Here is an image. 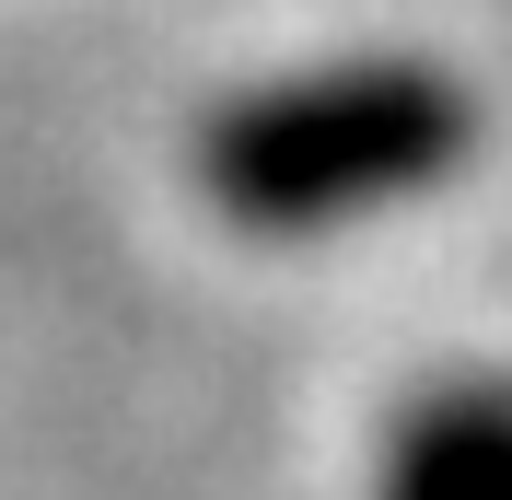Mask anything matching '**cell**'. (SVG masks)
I'll use <instances>...</instances> for the list:
<instances>
[{"label": "cell", "instance_id": "6da1fadb", "mask_svg": "<svg viewBox=\"0 0 512 500\" xmlns=\"http://www.w3.org/2000/svg\"><path fill=\"white\" fill-rule=\"evenodd\" d=\"M466 152H478V94L443 59L350 47L222 94L187 140V187L256 245H303V233H350L408 198H443Z\"/></svg>", "mask_w": 512, "mask_h": 500}, {"label": "cell", "instance_id": "7a4b0ae2", "mask_svg": "<svg viewBox=\"0 0 512 500\" xmlns=\"http://www.w3.org/2000/svg\"><path fill=\"white\" fill-rule=\"evenodd\" d=\"M373 500H512V384H443L384 431Z\"/></svg>", "mask_w": 512, "mask_h": 500}]
</instances>
